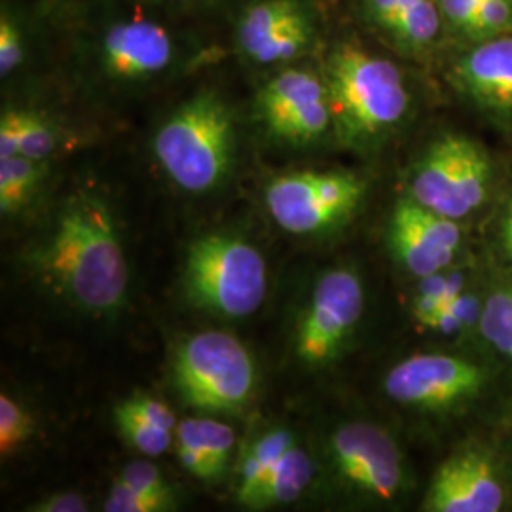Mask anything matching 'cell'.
<instances>
[{
    "label": "cell",
    "mask_w": 512,
    "mask_h": 512,
    "mask_svg": "<svg viewBox=\"0 0 512 512\" xmlns=\"http://www.w3.org/2000/svg\"><path fill=\"white\" fill-rule=\"evenodd\" d=\"M296 444L293 433L285 427L270 429L256 437L243 452L238 469L236 497L243 507L249 509L256 492L264 484L266 476L274 469L279 458Z\"/></svg>",
    "instance_id": "17"
},
{
    "label": "cell",
    "mask_w": 512,
    "mask_h": 512,
    "mask_svg": "<svg viewBox=\"0 0 512 512\" xmlns=\"http://www.w3.org/2000/svg\"><path fill=\"white\" fill-rule=\"evenodd\" d=\"M365 289L359 275L336 268L321 275L296 329V355L302 363L332 361L361 321Z\"/></svg>",
    "instance_id": "8"
},
{
    "label": "cell",
    "mask_w": 512,
    "mask_h": 512,
    "mask_svg": "<svg viewBox=\"0 0 512 512\" xmlns=\"http://www.w3.org/2000/svg\"><path fill=\"white\" fill-rule=\"evenodd\" d=\"M512 25V0H482L475 21L469 29L473 35H495Z\"/></svg>",
    "instance_id": "29"
},
{
    "label": "cell",
    "mask_w": 512,
    "mask_h": 512,
    "mask_svg": "<svg viewBox=\"0 0 512 512\" xmlns=\"http://www.w3.org/2000/svg\"><path fill=\"white\" fill-rule=\"evenodd\" d=\"M46 175V165L27 156L0 160V213L14 215L33 200Z\"/></svg>",
    "instance_id": "20"
},
{
    "label": "cell",
    "mask_w": 512,
    "mask_h": 512,
    "mask_svg": "<svg viewBox=\"0 0 512 512\" xmlns=\"http://www.w3.org/2000/svg\"><path fill=\"white\" fill-rule=\"evenodd\" d=\"M29 511L37 512H84L88 511V501L74 492L54 494L29 507Z\"/></svg>",
    "instance_id": "32"
},
{
    "label": "cell",
    "mask_w": 512,
    "mask_h": 512,
    "mask_svg": "<svg viewBox=\"0 0 512 512\" xmlns=\"http://www.w3.org/2000/svg\"><path fill=\"white\" fill-rule=\"evenodd\" d=\"M366 6L372 14V18L376 19L382 27L387 31H391L397 12H399V0H366Z\"/></svg>",
    "instance_id": "34"
},
{
    "label": "cell",
    "mask_w": 512,
    "mask_h": 512,
    "mask_svg": "<svg viewBox=\"0 0 512 512\" xmlns=\"http://www.w3.org/2000/svg\"><path fill=\"white\" fill-rule=\"evenodd\" d=\"M173 59V40L162 25L148 19L114 23L101 42L105 71L122 80L162 73Z\"/></svg>",
    "instance_id": "15"
},
{
    "label": "cell",
    "mask_w": 512,
    "mask_h": 512,
    "mask_svg": "<svg viewBox=\"0 0 512 512\" xmlns=\"http://www.w3.org/2000/svg\"><path fill=\"white\" fill-rule=\"evenodd\" d=\"M480 330L499 353L512 361V289L490 294L480 313Z\"/></svg>",
    "instance_id": "22"
},
{
    "label": "cell",
    "mask_w": 512,
    "mask_h": 512,
    "mask_svg": "<svg viewBox=\"0 0 512 512\" xmlns=\"http://www.w3.org/2000/svg\"><path fill=\"white\" fill-rule=\"evenodd\" d=\"M177 442H184L202 454L213 482L222 478L230 465L236 446V433L228 423L209 418H192L177 425Z\"/></svg>",
    "instance_id": "19"
},
{
    "label": "cell",
    "mask_w": 512,
    "mask_h": 512,
    "mask_svg": "<svg viewBox=\"0 0 512 512\" xmlns=\"http://www.w3.org/2000/svg\"><path fill=\"white\" fill-rule=\"evenodd\" d=\"M19 135H21V110H4L0 118V160L18 156Z\"/></svg>",
    "instance_id": "31"
},
{
    "label": "cell",
    "mask_w": 512,
    "mask_h": 512,
    "mask_svg": "<svg viewBox=\"0 0 512 512\" xmlns=\"http://www.w3.org/2000/svg\"><path fill=\"white\" fill-rule=\"evenodd\" d=\"M315 473L313 461L298 444L291 446L275 463L270 475L256 492L249 509H268L293 503L310 486Z\"/></svg>",
    "instance_id": "18"
},
{
    "label": "cell",
    "mask_w": 512,
    "mask_h": 512,
    "mask_svg": "<svg viewBox=\"0 0 512 512\" xmlns=\"http://www.w3.org/2000/svg\"><path fill=\"white\" fill-rule=\"evenodd\" d=\"M439 2L444 16H448V19L461 29L469 31L482 0H439Z\"/></svg>",
    "instance_id": "33"
},
{
    "label": "cell",
    "mask_w": 512,
    "mask_h": 512,
    "mask_svg": "<svg viewBox=\"0 0 512 512\" xmlns=\"http://www.w3.org/2000/svg\"><path fill=\"white\" fill-rule=\"evenodd\" d=\"M503 505V486L494 461L480 450H463L446 459L433 476L425 511L495 512Z\"/></svg>",
    "instance_id": "14"
},
{
    "label": "cell",
    "mask_w": 512,
    "mask_h": 512,
    "mask_svg": "<svg viewBox=\"0 0 512 512\" xmlns=\"http://www.w3.org/2000/svg\"><path fill=\"white\" fill-rule=\"evenodd\" d=\"M484 370L461 357L427 353L414 355L391 368L385 393L395 403L440 410L463 403L482 389Z\"/></svg>",
    "instance_id": "10"
},
{
    "label": "cell",
    "mask_w": 512,
    "mask_h": 512,
    "mask_svg": "<svg viewBox=\"0 0 512 512\" xmlns=\"http://www.w3.org/2000/svg\"><path fill=\"white\" fill-rule=\"evenodd\" d=\"M175 497L143 494L133 488H128L120 482H114L110 488L109 497L103 505L107 512H165L173 511Z\"/></svg>",
    "instance_id": "26"
},
{
    "label": "cell",
    "mask_w": 512,
    "mask_h": 512,
    "mask_svg": "<svg viewBox=\"0 0 512 512\" xmlns=\"http://www.w3.org/2000/svg\"><path fill=\"white\" fill-rule=\"evenodd\" d=\"M35 431V420L27 408L8 395H0V454L12 456Z\"/></svg>",
    "instance_id": "24"
},
{
    "label": "cell",
    "mask_w": 512,
    "mask_h": 512,
    "mask_svg": "<svg viewBox=\"0 0 512 512\" xmlns=\"http://www.w3.org/2000/svg\"><path fill=\"white\" fill-rule=\"evenodd\" d=\"M501 238H503V245L507 249V253L512 256V203L505 213L503 219V228H501Z\"/></svg>",
    "instance_id": "35"
},
{
    "label": "cell",
    "mask_w": 512,
    "mask_h": 512,
    "mask_svg": "<svg viewBox=\"0 0 512 512\" xmlns=\"http://www.w3.org/2000/svg\"><path fill=\"white\" fill-rule=\"evenodd\" d=\"M23 40L14 19L4 14L0 19V74L14 73L23 61Z\"/></svg>",
    "instance_id": "30"
},
{
    "label": "cell",
    "mask_w": 512,
    "mask_h": 512,
    "mask_svg": "<svg viewBox=\"0 0 512 512\" xmlns=\"http://www.w3.org/2000/svg\"><path fill=\"white\" fill-rule=\"evenodd\" d=\"M458 222L423 207L414 198L395 205L389 222V249L397 262L416 277L439 274L458 255Z\"/></svg>",
    "instance_id": "12"
},
{
    "label": "cell",
    "mask_w": 512,
    "mask_h": 512,
    "mask_svg": "<svg viewBox=\"0 0 512 512\" xmlns=\"http://www.w3.org/2000/svg\"><path fill=\"white\" fill-rule=\"evenodd\" d=\"M440 14L433 0H399L391 33L408 46H425L437 37Z\"/></svg>",
    "instance_id": "21"
},
{
    "label": "cell",
    "mask_w": 512,
    "mask_h": 512,
    "mask_svg": "<svg viewBox=\"0 0 512 512\" xmlns=\"http://www.w3.org/2000/svg\"><path fill=\"white\" fill-rule=\"evenodd\" d=\"M490 158L463 135H444L421 156L410 179V198L442 217L459 220L488 198Z\"/></svg>",
    "instance_id": "6"
},
{
    "label": "cell",
    "mask_w": 512,
    "mask_h": 512,
    "mask_svg": "<svg viewBox=\"0 0 512 512\" xmlns=\"http://www.w3.org/2000/svg\"><path fill=\"white\" fill-rule=\"evenodd\" d=\"M114 421L124 440L143 456H162L173 444V431L139 420L124 410L114 408Z\"/></svg>",
    "instance_id": "23"
},
{
    "label": "cell",
    "mask_w": 512,
    "mask_h": 512,
    "mask_svg": "<svg viewBox=\"0 0 512 512\" xmlns=\"http://www.w3.org/2000/svg\"><path fill=\"white\" fill-rule=\"evenodd\" d=\"M456 80L478 105L512 110V38H494L465 55Z\"/></svg>",
    "instance_id": "16"
},
{
    "label": "cell",
    "mask_w": 512,
    "mask_h": 512,
    "mask_svg": "<svg viewBox=\"0 0 512 512\" xmlns=\"http://www.w3.org/2000/svg\"><path fill=\"white\" fill-rule=\"evenodd\" d=\"M116 482H120L128 488H133L137 492H143V494L173 497V492H171L169 484L165 482L162 471L156 465L148 463V461L129 463L120 471Z\"/></svg>",
    "instance_id": "27"
},
{
    "label": "cell",
    "mask_w": 512,
    "mask_h": 512,
    "mask_svg": "<svg viewBox=\"0 0 512 512\" xmlns=\"http://www.w3.org/2000/svg\"><path fill=\"white\" fill-rule=\"evenodd\" d=\"M57 147V133L54 126L35 112L21 110V135L19 154L31 160L44 162Z\"/></svg>",
    "instance_id": "25"
},
{
    "label": "cell",
    "mask_w": 512,
    "mask_h": 512,
    "mask_svg": "<svg viewBox=\"0 0 512 512\" xmlns=\"http://www.w3.org/2000/svg\"><path fill=\"white\" fill-rule=\"evenodd\" d=\"M332 116L348 139H370L395 126L408 110L401 71L384 57L342 46L327 67Z\"/></svg>",
    "instance_id": "3"
},
{
    "label": "cell",
    "mask_w": 512,
    "mask_h": 512,
    "mask_svg": "<svg viewBox=\"0 0 512 512\" xmlns=\"http://www.w3.org/2000/svg\"><path fill=\"white\" fill-rule=\"evenodd\" d=\"M236 145L234 120L215 93H200L175 110L154 135V156L171 183L203 194L230 173Z\"/></svg>",
    "instance_id": "2"
},
{
    "label": "cell",
    "mask_w": 512,
    "mask_h": 512,
    "mask_svg": "<svg viewBox=\"0 0 512 512\" xmlns=\"http://www.w3.org/2000/svg\"><path fill=\"white\" fill-rule=\"evenodd\" d=\"M33 266L54 293L93 315H112L126 302L128 260L116 220L99 196L76 192L61 205L52 234Z\"/></svg>",
    "instance_id": "1"
},
{
    "label": "cell",
    "mask_w": 512,
    "mask_h": 512,
    "mask_svg": "<svg viewBox=\"0 0 512 512\" xmlns=\"http://www.w3.org/2000/svg\"><path fill=\"white\" fill-rule=\"evenodd\" d=\"M116 408L128 412V414L139 418V420L147 421V423H152V425L162 427V429H167V431L177 429L175 412L164 401H158L154 397L135 395V397H129L126 401H122Z\"/></svg>",
    "instance_id": "28"
},
{
    "label": "cell",
    "mask_w": 512,
    "mask_h": 512,
    "mask_svg": "<svg viewBox=\"0 0 512 512\" xmlns=\"http://www.w3.org/2000/svg\"><path fill=\"white\" fill-rule=\"evenodd\" d=\"M365 194V183L338 171L281 175L266 188V207L285 232L310 236L348 219Z\"/></svg>",
    "instance_id": "7"
},
{
    "label": "cell",
    "mask_w": 512,
    "mask_h": 512,
    "mask_svg": "<svg viewBox=\"0 0 512 512\" xmlns=\"http://www.w3.org/2000/svg\"><path fill=\"white\" fill-rule=\"evenodd\" d=\"M330 458L338 475L365 494L389 501L403 484L401 454L382 427L353 421L330 437Z\"/></svg>",
    "instance_id": "11"
},
{
    "label": "cell",
    "mask_w": 512,
    "mask_h": 512,
    "mask_svg": "<svg viewBox=\"0 0 512 512\" xmlns=\"http://www.w3.org/2000/svg\"><path fill=\"white\" fill-rule=\"evenodd\" d=\"M173 374L184 403L205 412H239L255 393L251 353L222 330L198 332L183 342Z\"/></svg>",
    "instance_id": "5"
},
{
    "label": "cell",
    "mask_w": 512,
    "mask_h": 512,
    "mask_svg": "<svg viewBox=\"0 0 512 512\" xmlns=\"http://www.w3.org/2000/svg\"><path fill=\"white\" fill-rule=\"evenodd\" d=\"M306 12L294 0H262L239 21V50L251 61L272 65L302 54L310 44Z\"/></svg>",
    "instance_id": "13"
},
{
    "label": "cell",
    "mask_w": 512,
    "mask_h": 512,
    "mask_svg": "<svg viewBox=\"0 0 512 512\" xmlns=\"http://www.w3.org/2000/svg\"><path fill=\"white\" fill-rule=\"evenodd\" d=\"M183 277L184 293L198 308L228 319L253 315L268 293L264 256L234 236L211 234L194 241Z\"/></svg>",
    "instance_id": "4"
},
{
    "label": "cell",
    "mask_w": 512,
    "mask_h": 512,
    "mask_svg": "<svg viewBox=\"0 0 512 512\" xmlns=\"http://www.w3.org/2000/svg\"><path fill=\"white\" fill-rule=\"evenodd\" d=\"M258 110L268 129L293 145L319 139L334 120L327 82L302 69L272 78L258 93Z\"/></svg>",
    "instance_id": "9"
}]
</instances>
